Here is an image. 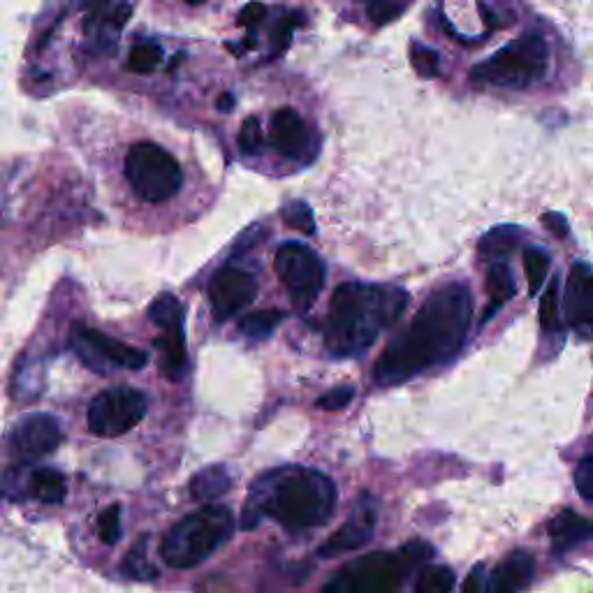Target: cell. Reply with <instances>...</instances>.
<instances>
[{"mask_svg": "<svg viewBox=\"0 0 593 593\" xmlns=\"http://www.w3.org/2000/svg\"><path fill=\"white\" fill-rule=\"evenodd\" d=\"M473 322V297L464 283H448L427 297L406 329L387 343L373 364V380L401 385L445 364L466 343Z\"/></svg>", "mask_w": 593, "mask_h": 593, "instance_id": "obj_1", "label": "cell"}, {"mask_svg": "<svg viewBox=\"0 0 593 593\" xmlns=\"http://www.w3.org/2000/svg\"><path fill=\"white\" fill-rule=\"evenodd\" d=\"M336 501L339 492L325 473L302 466L276 468L255 480L241 529H255L265 515L292 533L318 529L332 519Z\"/></svg>", "mask_w": 593, "mask_h": 593, "instance_id": "obj_2", "label": "cell"}, {"mask_svg": "<svg viewBox=\"0 0 593 593\" xmlns=\"http://www.w3.org/2000/svg\"><path fill=\"white\" fill-rule=\"evenodd\" d=\"M411 295L394 285L343 283L329 299L325 348L332 357H360L406 311Z\"/></svg>", "mask_w": 593, "mask_h": 593, "instance_id": "obj_3", "label": "cell"}, {"mask_svg": "<svg viewBox=\"0 0 593 593\" xmlns=\"http://www.w3.org/2000/svg\"><path fill=\"white\" fill-rule=\"evenodd\" d=\"M234 529L237 517L228 505L204 503L172 526L160 545V556L174 570L195 568L230 543Z\"/></svg>", "mask_w": 593, "mask_h": 593, "instance_id": "obj_4", "label": "cell"}, {"mask_svg": "<svg viewBox=\"0 0 593 593\" xmlns=\"http://www.w3.org/2000/svg\"><path fill=\"white\" fill-rule=\"evenodd\" d=\"M431 554H434V547L422 540H413L397 552L362 556L343 566L339 575H334V580L322 589L327 593H394Z\"/></svg>", "mask_w": 593, "mask_h": 593, "instance_id": "obj_5", "label": "cell"}, {"mask_svg": "<svg viewBox=\"0 0 593 593\" xmlns=\"http://www.w3.org/2000/svg\"><path fill=\"white\" fill-rule=\"evenodd\" d=\"M547 63L549 54L543 35L529 33L475 65L471 79L478 84L499 86V89L524 91L545 77Z\"/></svg>", "mask_w": 593, "mask_h": 593, "instance_id": "obj_6", "label": "cell"}, {"mask_svg": "<svg viewBox=\"0 0 593 593\" xmlns=\"http://www.w3.org/2000/svg\"><path fill=\"white\" fill-rule=\"evenodd\" d=\"M126 179L139 200L160 204L172 200L183 183V172L177 158L163 146L139 142L130 146L126 156Z\"/></svg>", "mask_w": 593, "mask_h": 593, "instance_id": "obj_7", "label": "cell"}, {"mask_svg": "<svg viewBox=\"0 0 593 593\" xmlns=\"http://www.w3.org/2000/svg\"><path fill=\"white\" fill-rule=\"evenodd\" d=\"M274 269L290 292L292 306L297 313H309L325 285V262L309 246L288 241L278 246Z\"/></svg>", "mask_w": 593, "mask_h": 593, "instance_id": "obj_8", "label": "cell"}, {"mask_svg": "<svg viewBox=\"0 0 593 593\" xmlns=\"http://www.w3.org/2000/svg\"><path fill=\"white\" fill-rule=\"evenodd\" d=\"M149 401L135 387H109L95 394L86 413V422L93 436L116 438L133 431L144 420Z\"/></svg>", "mask_w": 593, "mask_h": 593, "instance_id": "obj_9", "label": "cell"}, {"mask_svg": "<svg viewBox=\"0 0 593 593\" xmlns=\"http://www.w3.org/2000/svg\"><path fill=\"white\" fill-rule=\"evenodd\" d=\"M149 318L160 329L156 348L160 353V373L172 383H179L186 373V329H183V306L170 292H163L149 306Z\"/></svg>", "mask_w": 593, "mask_h": 593, "instance_id": "obj_10", "label": "cell"}, {"mask_svg": "<svg viewBox=\"0 0 593 593\" xmlns=\"http://www.w3.org/2000/svg\"><path fill=\"white\" fill-rule=\"evenodd\" d=\"M72 348H75L79 360L95 373H112V369L139 371L149 362V355L144 350L116 341L112 336L84 325H77L72 332Z\"/></svg>", "mask_w": 593, "mask_h": 593, "instance_id": "obj_11", "label": "cell"}, {"mask_svg": "<svg viewBox=\"0 0 593 593\" xmlns=\"http://www.w3.org/2000/svg\"><path fill=\"white\" fill-rule=\"evenodd\" d=\"M63 441L61 424L47 413H31L14 424L7 436V452L19 464H31L54 452Z\"/></svg>", "mask_w": 593, "mask_h": 593, "instance_id": "obj_12", "label": "cell"}, {"mask_svg": "<svg viewBox=\"0 0 593 593\" xmlns=\"http://www.w3.org/2000/svg\"><path fill=\"white\" fill-rule=\"evenodd\" d=\"M258 283L246 269L228 265L218 269L209 283V304L216 322H225L253 304Z\"/></svg>", "mask_w": 593, "mask_h": 593, "instance_id": "obj_13", "label": "cell"}, {"mask_svg": "<svg viewBox=\"0 0 593 593\" xmlns=\"http://www.w3.org/2000/svg\"><path fill=\"white\" fill-rule=\"evenodd\" d=\"M378 524V501L373 496L364 494L360 501H357L353 515L348 517V522L339 526L332 536H329L325 543L318 547V556L322 559H332V556L353 552V549H360L369 543L373 531H376Z\"/></svg>", "mask_w": 593, "mask_h": 593, "instance_id": "obj_14", "label": "cell"}, {"mask_svg": "<svg viewBox=\"0 0 593 593\" xmlns=\"http://www.w3.org/2000/svg\"><path fill=\"white\" fill-rule=\"evenodd\" d=\"M566 318L582 339L591 336L593 320V274L587 262H575L566 288Z\"/></svg>", "mask_w": 593, "mask_h": 593, "instance_id": "obj_15", "label": "cell"}, {"mask_svg": "<svg viewBox=\"0 0 593 593\" xmlns=\"http://www.w3.org/2000/svg\"><path fill=\"white\" fill-rule=\"evenodd\" d=\"M269 139H272L274 149L288 160H306V156L313 153L309 128H306L302 116L290 107L278 109L274 114Z\"/></svg>", "mask_w": 593, "mask_h": 593, "instance_id": "obj_16", "label": "cell"}, {"mask_svg": "<svg viewBox=\"0 0 593 593\" xmlns=\"http://www.w3.org/2000/svg\"><path fill=\"white\" fill-rule=\"evenodd\" d=\"M533 570H536V561L529 552L519 549L505 556V559L496 566V570L489 575L485 582V591L489 593H512L522 591L531 584Z\"/></svg>", "mask_w": 593, "mask_h": 593, "instance_id": "obj_17", "label": "cell"}, {"mask_svg": "<svg viewBox=\"0 0 593 593\" xmlns=\"http://www.w3.org/2000/svg\"><path fill=\"white\" fill-rule=\"evenodd\" d=\"M549 540L556 554H566L570 549L580 547L591 538V524L587 517L577 515L575 510H561L549 522Z\"/></svg>", "mask_w": 593, "mask_h": 593, "instance_id": "obj_18", "label": "cell"}, {"mask_svg": "<svg viewBox=\"0 0 593 593\" xmlns=\"http://www.w3.org/2000/svg\"><path fill=\"white\" fill-rule=\"evenodd\" d=\"M487 295H489V306L485 309V318H482L480 325H487L496 313H499L505 304L515 297L517 292V283L515 276H512L510 267L505 262H496V265L487 272V281H485Z\"/></svg>", "mask_w": 593, "mask_h": 593, "instance_id": "obj_19", "label": "cell"}, {"mask_svg": "<svg viewBox=\"0 0 593 593\" xmlns=\"http://www.w3.org/2000/svg\"><path fill=\"white\" fill-rule=\"evenodd\" d=\"M230 489H232V475L223 464L202 468L200 473L193 475V480H190L188 485L190 496L200 503H214L216 499H221L223 494H228Z\"/></svg>", "mask_w": 593, "mask_h": 593, "instance_id": "obj_20", "label": "cell"}, {"mask_svg": "<svg viewBox=\"0 0 593 593\" xmlns=\"http://www.w3.org/2000/svg\"><path fill=\"white\" fill-rule=\"evenodd\" d=\"M524 230L517 225H499L480 239V255L485 260H505L519 246Z\"/></svg>", "mask_w": 593, "mask_h": 593, "instance_id": "obj_21", "label": "cell"}, {"mask_svg": "<svg viewBox=\"0 0 593 593\" xmlns=\"http://www.w3.org/2000/svg\"><path fill=\"white\" fill-rule=\"evenodd\" d=\"M28 492L42 503H63L65 494H68L65 475L61 471H56V468H38V471H33L31 480H28Z\"/></svg>", "mask_w": 593, "mask_h": 593, "instance_id": "obj_22", "label": "cell"}, {"mask_svg": "<svg viewBox=\"0 0 593 593\" xmlns=\"http://www.w3.org/2000/svg\"><path fill=\"white\" fill-rule=\"evenodd\" d=\"M283 320H285L283 311H276V309L258 311V313H251V316H246L244 320H241L239 329H241V334L248 336V339L262 341V339H269L274 329L281 325Z\"/></svg>", "mask_w": 593, "mask_h": 593, "instance_id": "obj_23", "label": "cell"}, {"mask_svg": "<svg viewBox=\"0 0 593 593\" xmlns=\"http://www.w3.org/2000/svg\"><path fill=\"white\" fill-rule=\"evenodd\" d=\"M146 547H149V536H142L133 547H130L126 559H123V573L139 582L156 580L158 577V570L151 566L149 559H146V556H149L146 554Z\"/></svg>", "mask_w": 593, "mask_h": 593, "instance_id": "obj_24", "label": "cell"}, {"mask_svg": "<svg viewBox=\"0 0 593 593\" xmlns=\"http://www.w3.org/2000/svg\"><path fill=\"white\" fill-rule=\"evenodd\" d=\"M455 573L448 566H427L415 580L417 593H450L455 589Z\"/></svg>", "mask_w": 593, "mask_h": 593, "instance_id": "obj_25", "label": "cell"}, {"mask_svg": "<svg viewBox=\"0 0 593 593\" xmlns=\"http://www.w3.org/2000/svg\"><path fill=\"white\" fill-rule=\"evenodd\" d=\"M549 253H545L543 248H529L524 251V272L526 278H529V295L536 297L538 290L543 288L545 278L549 274Z\"/></svg>", "mask_w": 593, "mask_h": 593, "instance_id": "obj_26", "label": "cell"}, {"mask_svg": "<svg viewBox=\"0 0 593 593\" xmlns=\"http://www.w3.org/2000/svg\"><path fill=\"white\" fill-rule=\"evenodd\" d=\"M281 218L288 228H295L297 232L306 234V237H313L318 232L316 218H313V211L306 202H290L281 209Z\"/></svg>", "mask_w": 593, "mask_h": 593, "instance_id": "obj_27", "label": "cell"}, {"mask_svg": "<svg viewBox=\"0 0 593 593\" xmlns=\"http://www.w3.org/2000/svg\"><path fill=\"white\" fill-rule=\"evenodd\" d=\"M411 0H366V14L376 26H385L399 19L408 10Z\"/></svg>", "mask_w": 593, "mask_h": 593, "instance_id": "obj_28", "label": "cell"}, {"mask_svg": "<svg viewBox=\"0 0 593 593\" xmlns=\"http://www.w3.org/2000/svg\"><path fill=\"white\" fill-rule=\"evenodd\" d=\"M163 61V49L158 45H137L128 56V70L135 75H151Z\"/></svg>", "mask_w": 593, "mask_h": 593, "instance_id": "obj_29", "label": "cell"}, {"mask_svg": "<svg viewBox=\"0 0 593 593\" xmlns=\"http://www.w3.org/2000/svg\"><path fill=\"white\" fill-rule=\"evenodd\" d=\"M559 276H554L549 281L543 302H540V327L545 332H552V329H559Z\"/></svg>", "mask_w": 593, "mask_h": 593, "instance_id": "obj_30", "label": "cell"}, {"mask_svg": "<svg viewBox=\"0 0 593 593\" xmlns=\"http://www.w3.org/2000/svg\"><path fill=\"white\" fill-rule=\"evenodd\" d=\"M411 63L417 75L424 79H434L438 75V70H441V58H438L436 51L420 45V42H413Z\"/></svg>", "mask_w": 593, "mask_h": 593, "instance_id": "obj_31", "label": "cell"}, {"mask_svg": "<svg viewBox=\"0 0 593 593\" xmlns=\"http://www.w3.org/2000/svg\"><path fill=\"white\" fill-rule=\"evenodd\" d=\"M98 536L105 545H116L121 538V505H109L98 517Z\"/></svg>", "mask_w": 593, "mask_h": 593, "instance_id": "obj_32", "label": "cell"}, {"mask_svg": "<svg viewBox=\"0 0 593 593\" xmlns=\"http://www.w3.org/2000/svg\"><path fill=\"white\" fill-rule=\"evenodd\" d=\"M304 21H306V19L302 17V14H290V17H285V19L278 21V24L274 26L272 35H269V40H272L274 56L283 54V51L288 49L290 40H292V31H295V28H297L299 24H304Z\"/></svg>", "mask_w": 593, "mask_h": 593, "instance_id": "obj_33", "label": "cell"}, {"mask_svg": "<svg viewBox=\"0 0 593 593\" xmlns=\"http://www.w3.org/2000/svg\"><path fill=\"white\" fill-rule=\"evenodd\" d=\"M262 146V126H260V119L258 116H248V119L241 123V130H239V149L248 153V156H253V153H258Z\"/></svg>", "mask_w": 593, "mask_h": 593, "instance_id": "obj_34", "label": "cell"}, {"mask_svg": "<svg viewBox=\"0 0 593 593\" xmlns=\"http://www.w3.org/2000/svg\"><path fill=\"white\" fill-rule=\"evenodd\" d=\"M355 397V387H336V390H329L322 394V397L316 399V406L320 411H341V408H346L350 401Z\"/></svg>", "mask_w": 593, "mask_h": 593, "instance_id": "obj_35", "label": "cell"}, {"mask_svg": "<svg viewBox=\"0 0 593 593\" xmlns=\"http://www.w3.org/2000/svg\"><path fill=\"white\" fill-rule=\"evenodd\" d=\"M575 487L587 503L593 501V457L584 455L575 468Z\"/></svg>", "mask_w": 593, "mask_h": 593, "instance_id": "obj_36", "label": "cell"}, {"mask_svg": "<svg viewBox=\"0 0 593 593\" xmlns=\"http://www.w3.org/2000/svg\"><path fill=\"white\" fill-rule=\"evenodd\" d=\"M267 17V7L262 3H248L244 10L239 14V24L246 26V28H255L260 24V21H265Z\"/></svg>", "mask_w": 593, "mask_h": 593, "instance_id": "obj_37", "label": "cell"}, {"mask_svg": "<svg viewBox=\"0 0 593 593\" xmlns=\"http://www.w3.org/2000/svg\"><path fill=\"white\" fill-rule=\"evenodd\" d=\"M543 223L545 228L556 234V237H568V223L566 218H563L561 214H556V211H549V214L543 216Z\"/></svg>", "mask_w": 593, "mask_h": 593, "instance_id": "obj_38", "label": "cell"}, {"mask_svg": "<svg viewBox=\"0 0 593 593\" xmlns=\"http://www.w3.org/2000/svg\"><path fill=\"white\" fill-rule=\"evenodd\" d=\"M464 591H482L485 589V566H475L471 570V575L466 577V582L461 584Z\"/></svg>", "mask_w": 593, "mask_h": 593, "instance_id": "obj_39", "label": "cell"}, {"mask_svg": "<svg viewBox=\"0 0 593 593\" xmlns=\"http://www.w3.org/2000/svg\"><path fill=\"white\" fill-rule=\"evenodd\" d=\"M128 17H130V5H121L119 10H116V12L112 14V17H109V21H112V24H114L116 28H123V24H126Z\"/></svg>", "mask_w": 593, "mask_h": 593, "instance_id": "obj_40", "label": "cell"}, {"mask_svg": "<svg viewBox=\"0 0 593 593\" xmlns=\"http://www.w3.org/2000/svg\"><path fill=\"white\" fill-rule=\"evenodd\" d=\"M232 107H234V95L232 93H223L221 98H218V109H221V112H230Z\"/></svg>", "mask_w": 593, "mask_h": 593, "instance_id": "obj_41", "label": "cell"}, {"mask_svg": "<svg viewBox=\"0 0 593 593\" xmlns=\"http://www.w3.org/2000/svg\"><path fill=\"white\" fill-rule=\"evenodd\" d=\"M183 3H188V5H200V3H204V0H183Z\"/></svg>", "mask_w": 593, "mask_h": 593, "instance_id": "obj_42", "label": "cell"}]
</instances>
